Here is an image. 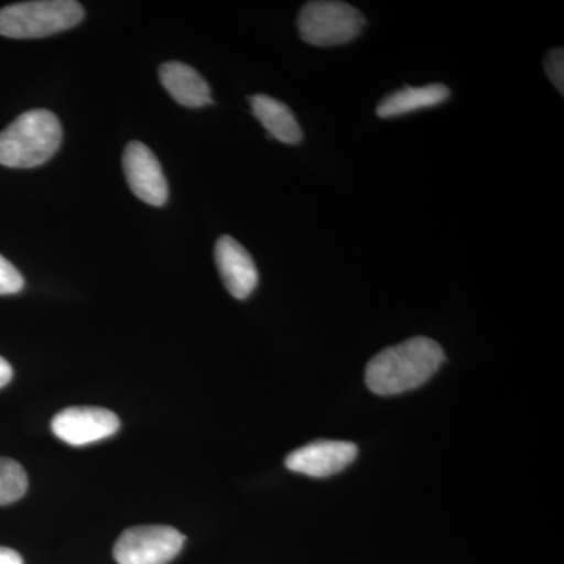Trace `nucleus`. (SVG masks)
<instances>
[{
	"label": "nucleus",
	"mask_w": 564,
	"mask_h": 564,
	"mask_svg": "<svg viewBox=\"0 0 564 564\" xmlns=\"http://www.w3.org/2000/svg\"><path fill=\"white\" fill-rule=\"evenodd\" d=\"M445 361L443 347L429 337H413L378 352L367 364L366 383L377 395H399L426 383Z\"/></svg>",
	"instance_id": "1"
},
{
	"label": "nucleus",
	"mask_w": 564,
	"mask_h": 564,
	"mask_svg": "<svg viewBox=\"0 0 564 564\" xmlns=\"http://www.w3.org/2000/svg\"><path fill=\"white\" fill-rule=\"evenodd\" d=\"M62 140L61 121L52 111H25L0 132V165L35 169L54 158Z\"/></svg>",
	"instance_id": "2"
},
{
	"label": "nucleus",
	"mask_w": 564,
	"mask_h": 564,
	"mask_svg": "<svg viewBox=\"0 0 564 564\" xmlns=\"http://www.w3.org/2000/svg\"><path fill=\"white\" fill-rule=\"evenodd\" d=\"M85 11L74 0H36L0 10V35L7 39H44L76 28Z\"/></svg>",
	"instance_id": "3"
},
{
	"label": "nucleus",
	"mask_w": 564,
	"mask_h": 564,
	"mask_svg": "<svg viewBox=\"0 0 564 564\" xmlns=\"http://www.w3.org/2000/svg\"><path fill=\"white\" fill-rule=\"evenodd\" d=\"M296 25L307 44L332 47L355 40L362 32L366 18L350 3L317 0L303 7Z\"/></svg>",
	"instance_id": "4"
},
{
	"label": "nucleus",
	"mask_w": 564,
	"mask_h": 564,
	"mask_svg": "<svg viewBox=\"0 0 564 564\" xmlns=\"http://www.w3.org/2000/svg\"><path fill=\"white\" fill-rule=\"evenodd\" d=\"M184 543V534L173 527H132L118 538L113 556L118 564H169Z\"/></svg>",
	"instance_id": "5"
},
{
	"label": "nucleus",
	"mask_w": 564,
	"mask_h": 564,
	"mask_svg": "<svg viewBox=\"0 0 564 564\" xmlns=\"http://www.w3.org/2000/svg\"><path fill=\"white\" fill-rule=\"evenodd\" d=\"M120 430V419L106 408H66L52 421V432L63 443L84 447L113 436Z\"/></svg>",
	"instance_id": "6"
},
{
	"label": "nucleus",
	"mask_w": 564,
	"mask_h": 564,
	"mask_svg": "<svg viewBox=\"0 0 564 564\" xmlns=\"http://www.w3.org/2000/svg\"><path fill=\"white\" fill-rule=\"evenodd\" d=\"M122 169H124L129 187L137 198L155 207L166 203L169 184H166L165 174H163L161 162L147 144L141 141L129 143L122 155Z\"/></svg>",
	"instance_id": "7"
},
{
	"label": "nucleus",
	"mask_w": 564,
	"mask_h": 564,
	"mask_svg": "<svg viewBox=\"0 0 564 564\" xmlns=\"http://www.w3.org/2000/svg\"><path fill=\"white\" fill-rule=\"evenodd\" d=\"M358 456L356 444L347 441H315L296 448L285 458L292 473L313 478H326L343 473Z\"/></svg>",
	"instance_id": "8"
},
{
	"label": "nucleus",
	"mask_w": 564,
	"mask_h": 564,
	"mask_svg": "<svg viewBox=\"0 0 564 564\" xmlns=\"http://www.w3.org/2000/svg\"><path fill=\"white\" fill-rule=\"evenodd\" d=\"M215 263L225 288L234 299L245 300L258 288L259 274L250 252L229 236L215 245Z\"/></svg>",
	"instance_id": "9"
},
{
	"label": "nucleus",
	"mask_w": 564,
	"mask_h": 564,
	"mask_svg": "<svg viewBox=\"0 0 564 564\" xmlns=\"http://www.w3.org/2000/svg\"><path fill=\"white\" fill-rule=\"evenodd\" d=\"M159 76L165 90L172 95L174 101L181 106L199 109L209 106L212 101L210 88L202 74L192 66L181 62L163 63Z\"/></svg>",
	"instance_id": "10"
},
{
	"label": "nucleus",
	"mask_w": 564,
	"mask_h": 564,
	"mask_svg": "<svg viewBox=\"0 0 564 564\" xmlns=\"http://www.w3.org/2000/svg\"><path fill=\"white\" fill-rule=\"evenodd\" d=\"M250 102L252 113L270 137L285 144H299L303 140L302 128L284 102L267 95L251 96Z\"/></svg>",
	"instance_id": "11"
},
{
	"label": "nucleus",
	"mask_w": 564,
	"mask_h": 564,
	"mask_svg": "<svg viewBox=\"0 0 564 564\" xmlns=\"http://www.w3.org/2000/svg\"><path fill=\"white\" fill-rule=\"evenodd\" d=\"M451 98V90L443 84L425 85V87H406L391 93L378 104L377 115L380 118L402 117L413 111L440 106Z\"/></svg>",
	"instance_id": "12"
},
{
	"label": "nucleus",
	"mask_w": 564,
	"mask_h": 564,
	"mask_svg": "<svg viewBox=\"0 0 564 564\" xmlns=\"http://www.w3.org/2000/svg\"><path fill=\"white\" fill-rule=\"evenodd\" d=\"M29 478L24 467L10 458H0V507L18 502L28 492Z\"/></svg>",
	"instance_id": "13"
},
{
	"label": "nucleus",
	"mask_w": 564,
	"mask_h": 564,
	"mask_svg": "<svg viewBox=\"0 0 564 564\" xmlns=\"http://www.w3.org/2000/svg\"><path fill=\"white\" fill-rule=\"evenodd\" d=\"M24 289V278L13 263L0 256V295H14Z\"/></svg>",
	"instance_id": "14"
},
{
	"label": "nucleus",
	"mask_w": 564,
	"mask_h": 564,
	"mask_svg": "<svg viewBox=\"0 0 564 564\" xmlns=\"http://www.w3.org/2000/svg\"><path fill=\"white\" fill-rule=\"evenodd\" d=\"M545 73L554 82L556 90L560 93L564 91V51L554 50L549 52L547 58H545Z\"/></svg>",
	"instance_id": "15"
},
{
	"label": "nucleus",
	"mask_w": 564,
	"mask_h": 564,
	"mask_svg": "<svg viewBox=\"0 0 564 564\" xmlns=\"http://www.w3.org/2000/svg\"><path fill=\"white\" fill-rule=\"evenodd\" d=\"M0 564H24L22 556L10 547H0Z\"/></svg>",
	"instance_id": "16"
},
{
	"label": "nucleus",
	"mask_w": 564,
	"mask_h": 564,
	"mask_svg": "<svg viewBox=\"0 0 564 564\" xmlns=\"http://www.w3.org/2000/svg\"><path fill=\"white\" fill-rule=\"evenodd\" d=\"M11 378H13V369H11L10 364L0 356V389L6 388V386L10 383Z\"/></svg>",
	"instance_id": "17"
}]
</instances>
